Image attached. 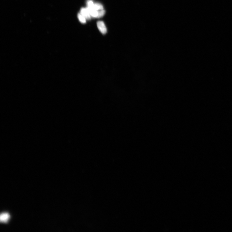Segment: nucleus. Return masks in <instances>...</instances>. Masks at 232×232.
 <instances>
[{"instance_id":"f257e3e1","label":"nucleus","mask_w":232,"mask_h":232,"mask_svg":"<svg viewBox=\"0 0 232 232\" xmlns=\"http://www.w3.org/2000/svg\"><path fill=\"white\" fill-rule=\"evenodd\" d=\"M97 25L98 29L103 34H105L107 32V29L106 27L105 23L102 21H98L97 23Z\"/></svg>"},{"instance_id":"f03ea898","label":"nucleus","mask_w":232,"mask_h":232,"mask_svg":"<svg viewBox=\"0 0 232 232\" xmlns=\"http://www.w3.org/2000/svg\"><path fill=\"white\" fill-rule=\"evenodd\" d=\"M80 14L84 16L86 19L89 20L91 19V15L87 8L82 7L80 10Z\"/></svg>"},{"instance_id":"7ed1b4c3","label":"nucleus","mask_w":232,"mask_h":232,"mask_svg":"<svg viewBox=\"0 0 232 232\" xmlns=\"http://www.w3.org/2000/svg\"><path fill=\"white\" fill-rule=\"evenodd\" d=\"M10 216L9 214L7 213H3L1 215V222L7 223L9 219Z\"/></svg>"},{"instance_id":"20e7f679","label":"nucleus","mask_w":232,"mask_h":232,"mask_svg":"<svg viewBox=\"0 0 232 232\" xmlns=\"http://www.w3.org/2000/svg\"><path fill=\"white\" fill-rule=\"evenodd\" d=\"M89 12L91 15L93 17H97L98 15V11L93 9H91L87 7Z\"/></svg>"},{"instance_id":"39448f33","label":"nucleus","mask_w":232,"mask_h":232,"mask_svg":"<svg viewBox=\"0 0 232 232\" xmlns=\"http://www.w3.org/2000/svg\"><path fill=\"white\" fill-rule=\"evenodd\" d=\"M94 9L99 11V10L103 9V5L99 3H96L94 4Z\"/></svg>"},{"instance_id":"423d86ee","label":"nucleus","mask_w":232,"mask_h":232,"mask_svg":"<svg viewBox=\"0 0 232 232\" xmlns=\"http://www.w3.org/2000/svg\"><path fill=\"white\" fill-rule=\"evenodd\" d=\"M78 19H79V21L83 24H85L86 23V20L85 18L80 14V13H79L77 15Z\"/></svg>"},{"instance_id":"0eeeda50","label":"nucleus","mask_w":232,"mask_h":232,"mask_svg":"<svg viewBox=\"0 0 232 232\" xmlns=\"http://www.w3.org/2000/svg\"><path fill=\"white\" fill-rule=\"evenodd\" d=\"M94 4L92 0H88L87 2V7L88 8L94 9Z\"/></svg>"},{"instance_id":"6e6552de","label":"nucleus","mask_w":232,"mask_h":232,"mask_svg":"<svg viewBox=\"0 0 232 232\" xmlns=\"http://www.w3.org/2000/svg\"><path fill=\"white\" fill-rule=\"evenodd\" d=\"M106 11L105 10L102 9L98 11V15L97 18H100L102 17L105 14Z\"/></svg>"}]
</instances>
